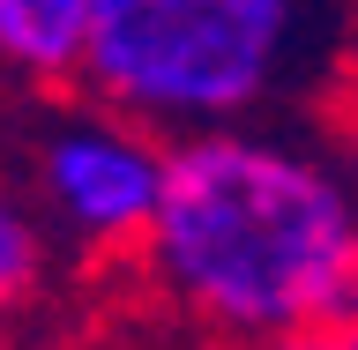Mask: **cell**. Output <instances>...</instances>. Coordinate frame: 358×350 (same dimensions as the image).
<instances>
[{
    "label": "cell",
    "instance_id": "1",
    "mask_svg": "<svg viewBox=\"0 0 358 350\" xmlns=\"http://www.w3.org/2000/svg\"><path fill=\"white\" fill-rule=\"evenodd\" d=\"M120 276L142 313L217 350L358 313V179L268 119L172 134L157 217Z\"/></svg>",
    "mask_w": 358,
    "mask_h": 350
},
{
    "label": "cell",
    "instance_id": "2",
    "mask_svg": "<svg viewBox=\"0 0 358 350\" xmlns=\"http://www.w3.org/2000/svg\"><path fill=\"white\" fill-rule=\"evenodd\" d=\"M313 45V0H97L75 89L201 134L268 119Z\"/></svg>",
    "mask_w": 358,
    "mask_h": 350
},
{
    "label": "cell",
    "instance_id": "3",
    "mask_svg": "<svg viewBox=\"0 0 358 350\" xmlns=\"http://www.w3.org/2000/svg\"><path fill=\"white\" fill-rule=\"evenodd\" d=\"M164 156L172 134H157L150 119L90 89H52L15 150V172L67 268H127L164 194Z\"/></svg>",
    "mask_w": 358,
    "mask_h": 350
},
{
    "label": "cell",
    "instance_id": "4",
    "mask_svg": "<svg viewBox=\"0 0 358 350\" xmlns=\"http://www.w3.org/2000/svg\"><path fill=\"white\" fill-rule=\"evenodd\" d=\"M97 0H0V75L22 89H75Z\"/></svg>",
    "mask_w": 358,
    "mask_h": 350
},
{
    "label": "cell",
    "instance_id": "5",
    "mask_svg": "<svg viewBox=\"0 0 358 350\" xmlns=\"http://www.w3.org/2000/svg\"><path fill=\"white\" fill-rule=\"evenodd\" d=\"M67 284V254L45 231L22 172L0 156V321H38Z\"/></svg>",
    "mask_w": 358,
    "mask_h": 350
},
{
    "label": "cell",
    "instance_id": "6",
    "mask_svg": "<svg viewBox=\"0 0 358 350\" xmlns=\"http://www.w3.org/2000/svg\"><path fill=\"white\" fill-rule=\"evenodd\" d=\"M254 350H358V313H336V321H306V328H284Z\"/></svg>",
    "mask_w": 358,
    "mask_h": 350
},
{
    "label": "cell",
    "instance_id": "7",
    "mask_svg": "<svg viewBox=\"0 0 358 350\" xmlns=\"http://www.w3.org/2000/svg\"><path fill=\"white\" fill-rule=\"evenodd\" d=\"M120 350H217V343H194V335L164 328L157 313H134V321H127V343H120Z\"/></svg>",
    "mask_w": 358,
    "mask_h": 350
},
{
    "label": "cell",
    "instance_id": "8",
    "mask_svg": "<svg viewBox=\"0 0 358 350\" xmlns=\"http://www.w3.org/2000/svg\"><path fill=\"white\" fill-rule=\"evenodd\" d=\"M343 119H351V150H358V67H351V89H343Z\"/></svg>",
    "mask_w": 358,
    "mask_h": 350
},
{
    "label": "cell",
    "instance_id": "9",
    "mask_svg": "<svg viewBox=\"0 0 358 350\" xmlns=\"http://www.w3.org/2000/svg\"><path fill=\"white\" fill-rule=\"evenodd\" d=\"M0 350H30L22 343V321H0Z\"/></svg>",
    "mask_w": 358,
    "mask_h": 350
}]
</instances>
